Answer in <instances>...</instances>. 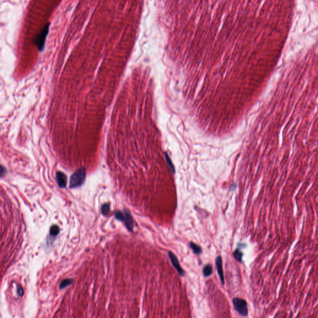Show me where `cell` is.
<instances>
[{"label":"cell","mask_w":318,"mask_h":318,"mask_svg":"<svg viewBox=\"0 0 318 318\" xmlns=\"http://www.w3.org/2000/svg\"><path fill=\"white\" fill-rule=\"evenodd\" d=\"M86 172L84 168H82L75 172L70 179V188H75L80 187L85 182Z\"/></svg>","instance_id":"cell-1"},{"label":"cell","mask_w":318,"mask_h":318,"mask_svg":"<svg viewBox=\"0 0 318 318\" xmlns=\"http://www.w3.org/2000/svg\"><path fill=\"white\" fill-rule=\"evenodd\" d=\"M235 309L242 316H247L248 314V308L247 302L241 298H235L232 300Z\"/></svg>","instance_id":"cell-2"},{"label":"cell","mask_w":318,"mask_h":318,"mask_svg":"<svg viewBox=\"0 0 318 318\" xmlns=\"http://www.w3.org/2000/svg\"><path fill=\"white\" fill-rule=\"evenodd\" d=\"M124 218L123 220V222L124 223L126 227L129 231H132L134 228V221L132 219V217L130 213V212L127 210H124Z\"/></svg>","instance_id":"cell-3"},{"label":"cell","mask_w":318,"mask_h":318,"mask_svg":"<svg viewBox=\"0 0 318 318\" xmlns=\"http://www.w3.org/2000/svg\"><path fill=\"white\" fill-rule=\"evenodd\" d=\"M169 256L170 258V260L171 262H172V264L174 266V267L177 269V270L178 271V272L182 275V276H184L185 275V272L183 271V270L182 268L180 263H179V262L177 258V257L174 255V253L171 252H169Z\"/></svg>","instance_id":"cell-4"},{"label":"cell","mask_w":318,"mask_h":318,"mask_svg":"<svg viewBox=\"0 0 318 318\" xmlns=\"http://www.w3.org/2000/svg\"><path fill=\"white\" fill-rule=\"evenodd\" d=\"M216 265L217 267L218 273L220 278V280L223 285L224 284V272L223 269V260L221 256H218L216 259Z\"/></svg>","instance_id":"cell-5"},{"label":"cell","mask_w":318,"mask_h":318,"mask_svg":"<svg viewBox=\"0 0 318 318\" xmlns=\"http://www.w3.org/2000/svg\"><path fill=\"white\" fill-rule=\"evenodd\" d=\"M48 33V26L46 28V29H44L41 34L39 35L38 38L36 41V44L38 46L39 50H42L44 48V42L46 41V38L47 36Z\"/></svg>","instance_id":"cell-6"},{"label":"cell","mask_w":318,"mask_h":318,"mask_svg":"<svg viewBox=\"0 0 318 318\" xmlns=\"http://www.w3.org/2000/svg\"><path fill=\"white\" fill-rule=\"evenodd\" d=\"M56 180L57 182L61 188H64L66 187L67 183V178L66 175L62 172H57L56 174Z\"/></svg>","instance_id":"cell-7"},{"label":"cell","mask_w":318,"mask_h":318,"mask_svg":"<svg viewBox=\"0 0 318 318\" xmlns=\"http://www.w3.org/2000/svg\"><path fill=\"white\" fill-rule=\"evenodd\" d=\"M203 275L205 276V277H208L210 276L212 273H213V268H212V266L210 264L206 265L204 268H203Z\"/></svg>","instance_id":"cell-8"},{"label":"cell","mask_w":318,"mask_h":318,"mask_svg":"<svg viewBox=\"0 0 318 318\" xmlns=\"http://www.w3.org/2000/svg\"><path fill=\"white\" fill-rule=\"evenodd\" d=\"M60 232V228L57 225L52 226L50 229V235L52 237L57 236Z\"/></svg>","instance_id":"cell-9"},{"label":"cell","mask_w":318,"mask_h":318,"mask_svg":"<svg viewBox=\"0 0 318 318\" xmlns=\"http://www.w3.org/2000/svg\"><path fill=\"white\" fill-rule=\"evenodd\" d=\"M190 247H191V248H192V250L193 251V252H194L195 254H201V252H202V249H201V248L199 245H197V244H195V243L192 242H190Z\"/></svg>","instance_id":"cell-10"},{"label":"cell","mask_w":318,"mask_h":318,"mask_svg":"<svg viewBox=\"0 0 318 318\" xmlns=\"http://www.w3.org/2000/svg\"><path fill=\"white\" fill-rule=\"evenodd\" d=\"M73 282V280L72 279H70V278H67V279H65L64 280H63L62 281V283H60V289H63V288H65V287L69 286L70 285H72Z\"/></svg>","instance_id":"cell-11"},{"label":"cell","mask_w":318,"mask_h":318,"mask_svg":"<svg viewBox=\"0 0 318 318\" xmlns=\"http://www.w3.org/2000/svg\"><path fill=\"white\" fill-rule=\"evenodd\" d=\"M234 257L236 258V260H237L239 262H242V253L239 249H236L234 252Z\"/></svg>","instance_id":"cell-12"},{"label":"cell","mask_w":318,"mask_h":318,"mask_svg":"<svg viewBox=\"0 0 318 318\" xmlns=\"http://www.w3.org/2000/svg\"><path fill=\"white\" fill-rule=\"evenodd\" d=\"M110 210V205L108 203L104 204L101 207V213L104 215H106Z\"/></svg>","instance_id":"cell-13"},{"label":"cell","mask_w":318,"mask_h":318,"mask_svg":"<svg viewBox=\"0 0 318 318\" xmlns=\"http://www.w3.org/2000/svg\"><path fill=\"white\" fill-rule=\"evenodd\" d=\"M114 216H115V218H116V219H117V220H119L120 221L123 222V220H124V213H122L120 211H116L115 214H114Z\"/></svg>","instance_id":"cell-14"},{"label":"cell","mask_w":318,"mask_h":318,"mask_svg":"<svg viewBox=\"0 0 318 318\" xmlns=\"http://www.w3.org/2000/svg\"><path fill=\"white\" fill-rule=\"evenodd\" d=\"M18 293L21 296H22L24 294V289L21 285H19L18 287Z\"/></svg>","instance_id":"cell-15"}]
</instances>
